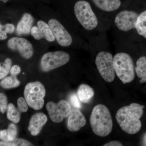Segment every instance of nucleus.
<instances>
[{
  "label": "nucleus",
  "instance_id": "3",
  "mask_svg": "<svg viewBox=\"0 0 146 146\" xmlns=\"http://www.w3.org/2000/svg\"><path fill=\"white\" fill-rule=\"evenodd\" d=\"M115 74L124 84L131 82L135 76L133 59L128 54L119 52L113 57Z\"/></svg>",
  "mask_w": 146,
  "mask_h": 146
},
{
  "label": "nucleus",
  "instance_id": "31",
  "mask_svg": "<svg viewBox=\"0 0 146 146\" xmlns=\"http://www.w3.org/2000/svg\"><path fill=\"white\" fill-rule=\"evenodd\" d=\"M3 26L1 29L0 30V40H4L7 38V33L3 29Z\"/></svg>",
  "mask_w": 146,
  "mask_h": 146
},
{
  "label": "nucleus",
  "instance_id": "19",
  "mask_svg": "<svg viewBox=\"0 0 146 146\" xmlns=\"http://www.w3.org/2000/svg\"><path fill=\"white\" fill-rule=\"evenodd\" d=\"M135 72L141 83L146 82V57L142 56L138 58L136 63Z\"/></svg>",
  "mask_w": 146,
  "mask_h": 146
},
{
  "label": "nucleus",
  "instance_id": "14",
  "mask_svg": "<svg viewBox=\"0 0 146 146\" xmlns=\"http://www.w3.org/2000/svg\"><path fill=\"white\" fill-rule=\"evenodd\" d=\"M47 121L48 118L44 113L39 112L33 115L30 121L28 127L31 135L33 136L38 135Z\"/></svg>",
  "mask_w": 146,
  "mask_h": 146
},
{
  "label": "nucleus",
  "instance_id": "28",
  "mask_svg": "<svg viewBox=\"0 0 146 146\" xmlns=\"http://www.w3.org/2000/svg\"><path fill=\"white\" fill-rule=\"evenodd\" d=\"M3 29L7 33L11 34L15 30V27L14 25L11 24H7L3 26Z\"/></svg>",
  "mask_w": 146,
  "mask_h": 146
},
{
  "label": "nucleus",
  "instance_id": "4",
  "mask_svg": "<svg viewBox=\"0 0 146 146\" xmlns=\"http://www.w3.org/2000/svg\"><path fill=\"white\" fill-rule=\"evenodd\" d=\"M74 11L78 21L86 30H93L98 26V18L88 2L84 0L77 2Z\"/></svg>",
  "mask_w": 146,
  "mask_h": 146
},
{
  "label": "nucleus",
  "instance_id": "23",
  "mask_svg": "<svg viewBox=\"0 0 146 146\" xmlns=\"http://www.w3.org/2000/svg\"><path fill=\"white\" fill-rule=\"evenodd\" d=\"M33 145L27 140L21 138H16L10 142H0V146H31Z\"/></svg>",
  "mask_w": 146,
  "mask_h": 146
},
{
  "label": "nucleus",
  "instance_id": "15",
  "mask_svg": "<svg viewBox=\"0 0 146 146\" xmlns=\"http://www.w3.org/2000/svg\"><path fill=\"white\" fill-rule=\"evenodd\" d=\"M34 22L33 17L28 13H24L18 22L16 28V34L18 35H28L30 33L32 26Z\"/></svg>",
  "mask_w": 146,
  "mask_h": 146
},
{
  "label": "nucleus",
  "instance_id": "6",
  "mask_svg": "<svg viewBox=\"0 0 146 146\" xmlns=\"http://www.w3.org/2000/svg\"><path fill=\"white\" fill-rule=\"evenodd\" d=\"M95 63L100 75L105 81L112 82L115 76L112 55L107 52H100L97 55Z\"/></svg>",
  "mask_w": 146,
  "mask_h": 146
},
{
  "label": "nucleus",
  "instance_id": "25",
  "mask_svg": "<svg viewBox=\"0 0 146 146\" xmlns=\"http://www.w3.org/2000/svg\"><path fill=\"white\" fill-rule=\"evenodd\" d=\"M17 105L18 109L21 113L26 112L28 110V104L25 98L22 97H20L17 100Z\"/></svg>",
  "mask_w": 146,
  "mask_h": 146
},
{
  "label": "nucleus",
  "instance_id": "10",
  "mask_svg": "<svg viewBox=\"0 0 146 146\" xmlns=\"http://www.w3.org/2000/svg\"><path fill=\"white\" fill-rule=\"evenodd\" d=\"M48 25L56 40L60 46L68 47L70 46L72 42V36L59 21L56 19H50L49 21Z\"/></svg>",
  "mask_w": 146,
  "mask_h": 146
},
{
  "label": "nucleus",
  "instance_id": "33",
  "mask_svg": "<svg viewBox=\"0 0 146 146\" xmlns=\"http://www.w3.org/2000/svg\"><path fill=\"white\" fill-rule=\"evenodd\" d=\"M2 27V25L0 24V30L1 29Z\"/></svg>",
  "mask_w": 146,
  "mask_h": 146
},
{
  "label": "nucleus",
  "instance_id": "17",
  "mask_svg": "<svg viewBox=\"0 0 146 146\" xmlns=\"http://www.w3.org/2000/svg\"><path fill=\"white\" fill-rule=\"evenodd\" d=\"M94 89L87 84H81L78 89V97L80 100L83 103H89L94 96Z\"/></svg>",
  "mask_w": 146,
  "mask_h": 146
},
{
  "label": "nucleus",
  "instance_id": "7",
  "mask_svg": "<svg viewBox=\"0 0 146 146\" xmlns=\"http://www.w3.org/2000/svg\"><path fill=\"white\" fill-rule=\"evenodd\" d=\"M70 60V55L65 52H47L41 59V69L43 72H48L65 65Z\"/></svg>",
  "mask_w": 146,
  "mask_h": 146
},
{
  "label": "nucleus",
  "instance_id": "21",
  "mask_svg": "<svg viewBox=\"0 0 146 146\" xmlns=\"http://www.w3.org/2000/svg\"><path fill=\"white\" fill-rule=\"evenodd\" d=\"M21 112L11 103L8 105L7 108V118L14 123L20 122L21 118Z\"/></svg>",
  "mask_w": 146,
  "mask_h": 146
},
{
  "label": "nucleus",
  "instance_id": "1",
  "mask_svg": "<svg viewBox=\"0 0 146 146\" xmlns=\"http://www.w3.org/2000/svg\"><path fill=\"white\" fill-rule=\"evenodd\" d=\"M145 107L144 105L133 103L118 110L116 119L123 131L131 135L140 131L142 127L140 119L143 114Z\"/></svg>",
  "mask_w": 146,
  "mask_h": 146
},
{
  "label": "nucleus",
  "instance_id": "26",
  "mask_svg": "<svg viewBox=\"0 0 146 146\" xmlns=\"http://www.w3.org/2000/svg\"><path fill=\"white\" fill-rule=\"evenodd\" d=\"M7 99L6 96L3 93H0V112L4 114L7 110Z\"/></svg>",
  "mask_w": 146,
  "mask_h": 146
},
{
  "label": "nucleus",
  "instance_id": "22",
  "mask_svg": "<svg viewBox=\"0 0 146 146\" xmlns=\"http://www.w3.org/2000/svg\"><path fill=\"white\" fill-rule=\"evenodd\" d=\"M20 81L15 76H11L3 79L0 82V86L5 89L16 88L20 85Z\"/></svg>",
  "mask_w": 146,
  "mask_h": 146
},
{
  "label": "nucleus",
  "instance_id": "27",
  "mask_svg": "<svg viewBox=\"0 0 146 146\" xmlns=\"http://www.w3.org/2000/svg\"><path fill=\"white\" fill-rule=\"evenodd\" d=\"M79 100L78 97L75 94H72L70 98V100L72 106L75 108L78 109H80L82 108V105Z\"/></svg>",
  "mask_w": 146,
  "mask_h": 146
},
{
  "label": "nucleus",
  "instance_id": "16",
  "mask_svg": "<svg viewBox=\"0 0 146 146\" xmlns=\"http://www.w3.org/2000/svg\"><path fill=\"white\" fill-rule=\"evenodd\" d=\"M94 4L100 9L111 12L118 9L121 5V0H92Z\"/></svg>",
  "mask_w": 146,
  "mask_h": 146
},
{
  "label": "nucleus",
  "instance_id": "18",
  "mask_svg": "<svg viewBox=\"0 0 146 146\" xmlns=\"http://www.w3.org/2000/svg\"><path fill=\"white\" fill-rule=\"evenodd\" d=\"M18 134V129L14 124L11 123L7 129L0 131V139L4 142L14 141Z\"/></svg>",
  "mask_w": 146,
  "mask_h": 146
},
{
  "label": "nucleus",
  "instance_id": "8",
  "mask_svg": "<svg viewBox=\"0 0 146 146\" xmlns=\"http://www.w3.org/2000/svg\"><path fill=\"white\" fill-rule=\"evenodd\" d=\"M51 120L54 123H60L63 119L69 116L71 108L69 103L61 100L57 103L49 102L46 105Z\"/></svg>",
  "mask_w": 146,
  "mask_h": 146
},
{
  "label": "nucleus",
  "instance_id": "29",
  "mask_svg": "<svg viewBox=\"0 0 146 146\" xmlns=\"http://www.w3.org/2000/svg\"><path fill=\"white\" fill-rule=\"evenodd\" d=\"M21 72V69L20 66L18 65H14L11 67L10 69V74L11 76H15L20 74Z\"/></svg>",
  "mask_w": 146,
  "mask_h": 146
},
{
  "label": "nucleus",
  "instance_id": "32",
  "mask_svg": "<svg viewBox=\"0 0 146 146\" xmlns=\"http://www.w3.org/2000/svg\"><path fill=\"white\" fill-rule=\"evenodd\" d=\"M9 0H0V1H2L3 2L6 3Z\"/></svg>",
  "mask_w": 146,
  "mask_h": 146
},
{
  "label": "nucleus",
  "instance_id": "24",
  "mask_svg": "<svg viewBox=\"0 0 146 146\" xmlns=\"http://www.w3.org/2000/svg\"><path fill=\"white\" fill-rule=\"evenodd\" d=\"M12 61L10 58H6L4 63H0V80H2L7 76L10 71Z\"/></svg>",
  "mask_w": 146,
  "mask_h": 146
},
{
  "label": "nucleus",
  "instance_id": "20",
  "mask_svg": "<svg viewBox=\"0 0 146 146\" xmlns=\"http://www.w3.org/2000/svg\"><path fill=\"white\" fill-rule=\"evenodd\" d=\"M135 29L139 35L146 39V10L139 14L136 21Z\"/></svg>",
  "mask_w": 146,
  "mask_h": 146
},
{
  "label": "nucleus",
  "instance_id": "2",
  "mask_svg": "<svg viewBox=\"0 0 146 146\" xmlns=\"http://www.w3.org/2000/svg\"><path fill=\"white\" fill-rule=\"evenodd\" d=\"M90 123L93 132L100 137H106L111 133L113 121L109 109L104 105L96 106L90 116Z\"/></svg>",
  "mask_w": 146,
  "mask_h": 146
},
{
  "label": "nucleus",
  "instance_id": "13",
  "mask_svg": "<svg viewBox=\"0 0 146 146\" xmlns=\"http://www.w3.org/2000/svg\"><path fill=\"white\" fill-rule=\"evenodd\" d=\"M86 118L82 112L77 108L71 110L69 115L67 127L70 131H78L86 125Z\"/></svg>",
  "mask_w": 146,
  "mask_h": 146
},
{
  "label": "nucleus",
  "instance_id": "9",
  "mask_svg": "<svg viewBox=\"0 0 146 146\" xmlns=\"http://www.w3.org/2000/svg\"><path fill=\"white\" fill-rule=\"evenodd\" d=\"M139 14L133 11L123 10L115 16L114 23L118 29L123 32L135 29Z\"/></svg>",
  "mask_w": 146,
  "mask_h": 146
},
{
  "label": "nucleus",
  "instance_id": "11",
  "mask_svg": "<svg viewBox=\"0 0 146 146\" xmlns=\"http://www.w3.org/2000/svg\"><path fill=\"white\" fill-rule=\"evenodd\" d=\"M7 46L12 50L18 51L21 56L25 59H29L33 55L32 45L28 40L25 38L12 37L8 40Z\"/></svg>",
  "mask_w": 146,
  "mask_h": 146
},
{
  "label": "nucleus",
  "instance_id": "12",
  "mask_svg": "<svg viewBox=\"0 0 146 146\" xmlns=\"http://www.w3.org/2000/svg\"><path fill=\"white\" fill-rule=\"evenodd\" d=\"M37 27L32 28L31 35L36 40L45 38L49 42H54L55 40L51 29L48 25L44 21H39L37 23Z\"/></svg>",
  "mask_w": 146,
  "mask_h": 146
},
{
  "label": "nucleus",
  "instance_id": "30",
  "mask_svg": "<svg viewBox=\"0 0 146 146\" xmlns=\"http://www.w3.org/2000/svg\"><path fill=\"white\" fill-rule=\"evenodd\" d=\"M104 146H122V144L118 141H112L104 145Z\"/></svg>",
  "mask_w": 146,
  "mask_h": 146
},
{
  "label": "nucleus",
  "instance_id": "5",
  "mask_svg": "<svg viewBox=\"0 0 146 146\" xmlns=\"http://www.w3.org/2000/svg\"><path fill=\"white\" fill-rule=\"evenodd\" d=\"M44 86L39 82H30L24 91V96L29 107L35 110L42 109L44 104L46 95Z\"/></svg>",
  "mask_w": 146,
  "mask_h": 146
}]
</instances>
